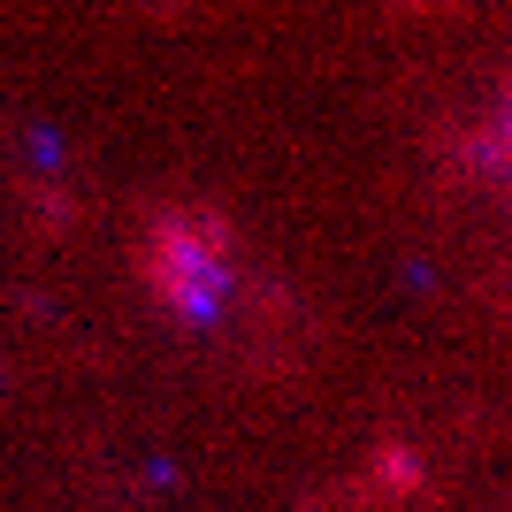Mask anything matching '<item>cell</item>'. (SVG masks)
Returning <instances> with one entry per match:
<instances>
[{"mask_svg":"<svg viewBox=\"0 0 512 512\" xmlns=\"http://www.w3.org/2000/svg\"><path fill=\"white\" fill-rule=\"evenodd\" d=\"M230 222L207 207H161L138 245V276L176 321H214L230 299Z\"/></svg>","mask_w":512,"mask_h":512,"instance_id":"1","label":"cell"}]
</instances>
